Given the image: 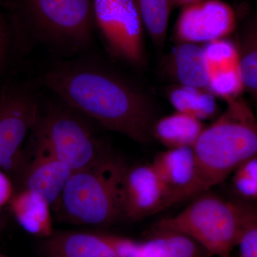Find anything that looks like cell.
Instances as JSON below:
<instances>
[{
	"mask_svg": "<svg viewBox=\"0 0 257 257\" xmlns=\"http://www.w3.org/2000/svg\"><path fill=\"white\" fill-rule=\"evenodd\" d=\"M10 204L17 221L25 231L45 239L53 234L51 205L41 194L23 189L13 195Z\"/></svg>",
	"mask_w": 257,
	"mask_h": 257,
	"instance_id": "14",
	"label": "cell"
},
{
	"mask_svg": "<svg viewBox=\"0 0 257 257\" xmlns=\"http://www.w3.org/2000/svg\"><path fill=\"white\" fill-rule=\"evenodd\" d=\"M204 128L201 120L175 111L157 119L152 137L167 149L193 147Z\"/></svg>",
	"mask_w": 257,
	"mask_h": 257,
	"instance_id": "16",
	"label": "cell"
},
{
	"mask_svg": "<svg viewBox=\"0 0 257 257\" xmlns=\"http://www.w3.org/2000/svg\"><path fill=\"white\" fill-rule=\"evenodd\" d=\"M236 248L237 257H257V222L246 216L245 208L244 223Z\"/></svg>",
	"mask_w": 257,
	"mask_h": 257,
	"instance_id": "25",
	"label": "cell"
},
{
	"mask_svg": "<svg viewBox=\"0 0 257 257\" xmlns=\"http://www.w3.org/2000/svg\"><path fill=\"white\" fill-rule=\"evenodd\" d=\"M203 47L209 70L239 67V53L234 42L226 38L219 39L208 42Z\"/></svg>",
	"mask_w": 257,
	"mask_h": 257,
	"instance_id": "22",
	"label": "cell"
},
{
	"mask_svg": "<svg viewBox=\"0 0 257 257\" xmlns=\"http://www.w3.org/2000/svg\"><path fill=\"white\" fill-rule=\"evenodd\" d=\"M199 246L180 233L153 230V235L147 241L131 239L126 257H200Z\"/></svg>",
	"mask_w": 257,
	"mask_h": 257,
	"instance_id": "15",
	"label": "cell"
},
{
	"mask_svg": "<svg viewBox=\"0 0 257 257\" xmlns=\"http://www.w3.org/2000/svg\"><path fill=\"white\" fill-rule=\"evenodd\" d=\"M253 98H254L255 101H256L257 103V95L253 96Z\"/></svg>",
	"mask_w": 257,
	"mask_h": 257,
	"instance_id": "30",
	"label": "cell"
},
{
	"mask_svg": "<svg viewBox=\"0 0 257 257\" xmlns=\"http://www.w3.org/2000/svg\"><path fill=\"white\" fill-rule=\"evenodd\" d=\"M14 12L17 48L38 45L70 59L94 42L92 0H15Z\"/></svg>",
	"mask_w": 257,
	"mask_h": 257,
	"instance_id": "3",
	"label": "cell"
},
{
	"mask_svg": "<svg viewBox=\"0 0 257 257\" xmlns=\"http://www.w3.org/2000/svg\"><path fill=\"white\" fill-rule=\"evenodd\" d=\"M86 116L60 98L42 102L31 135L76 172L95 162L109 148L96 135Z\"/></svg>",
	"mask_w": 257,
	"mask_h": 257,
	"instance_id": "6",
	"label": "cell"
},
{
	"mask_svg": "<svg viewBox=\"0 0 257 257\" xmlns=\"http://www.w3.org/2000/svg\"><path fill=\"white\" fill-rule=\"evenodd\" d=\"M244 207L246 216L249 219L257 222V207H251V206L246 205V204H244Z\"/></svg>",
	"mask_w": 257,
	"mask_h": 257,
	"instance_id": "27",
	"label": "cell"
},
{
	"mask_svg": "<svg viewBox=\"0 0 257 257\" xmlns=\"http://www.w3.org/2000/svg\"><path fill=\"white\" fill-rule=\"evenodd\" d=\"M1 209H2L1 208H0V211H1Z\"/></svg>",
	"mask_w": 257,
	"mask_h": 257,
	"instance_id": "31",
	"label": "cell"
},
{
	"mask_svg": "<svg viewBox=\"0 0 257 257\" xmlns=\"http://www.w3.org/2000/svg\"><path fill=\"white\" fill-rule=\"evenodd\" d=\"M152 165L170 188V194L184 188L194 176L193 147L167 149L155 156Z\"/></svg>",
	"mask_w": 257,
	"mask_h": 257,
	"instance_id": "17",
	"label": "cell"
},
{
	"mask_svg": "<svg viewBox=\"0 0 257 257\" xmlns=\"http://www.w3.org/2000/svg\"><path fill=\"white\" fill-rule=\"evenodd\" d=\"M164 69L177 84L207 89L209 64L204 47L197 44H177L166 60Z\"/></svg>",
	"mask_w": 257,
	"mask_h": 257,
	"instance_id": "12",
	"label": "cell"
},
{
	"mask_svg": "<svg viewBox=\"0 0 257 257\" xmlns=\"http://www.w3.org/2000/svg\"><path fill=\"white\" fill-rule=\"evenodd\" d=\"M32 138L31 157L23 175V189L41 194L51 207L60 199L72 171L48 147Z\"/></svg>",
	"mask_w": 257,
	"mask_h": 257,
	"instance_id": "11",
	"label": "cell"
},
{
	"mask_svg": "<svg viewBox=\"0 0 257 257\" xmlns=\"http://www.w3.org/2000/svg\"><path fill=\"white\" fill-rule=\"evenodd\" d=\"M14 195V189L10 177L0 170V208L10 202Z\"/></svg>",
	"mask_w": 257,
	"mask_h": 257,
	"instance_id": "26",
	"label": "cell"
},
{
	"mask_svg": "<svg viewBox=\"0 0 257 257\" xmlns=\"http://www.w3.org/2000/svg\"><path fill=\"white\" fill-rule=\"evenodd\" d=\"M128 167L109 147L90 165L72 172L53 205L61 219L72 224L106 226L123 217Z\"/></svg>",
	"mask_w": 257,
	"mask_h": 257,
	"instance_id": "4",
	"label": "cell"
},
{
	"mask_svg": "<svg viewBox=\"0 0 257 257\" xmlns=\"http://www.w3.org/2000/svg\"><path fill=\"white\" fill-rule=\"evenodd\" d=\"M0 257H10L7 256V255L3 254V253H0Z\"/></svg>",
	"mask_w": 257,
	"mask_h": 257,
	"instance_id": "29",
	"label": "cell"
},
{
	"mask_svg": "<svg viewBox=\"0 0 257 257\" xmlns=\"http://www.w3.org/2000/svg\"><path fill=\"white\" fill-rule=\"evenodd\" d=\"M143 20L145 32L155 47L162 49L165 45L172 0H135Z\"/></svg>",
	"mask_w": 257,
	"mask_h": 257,
	"instance_id": "20",
	"label": "cell"
},
{
	"mask_svg": "<svg viewBox=\"0 0 257 257\" xmlns=\"http://www.w3.org/2000/svg\"><path fill=\"white\" fill-rule=\"evenodd\" d=\"M42 101L31 83L0 86V170L20 165L23 147L40 118Z\"/></svg>",
	"mask_w": 257,
	"mask_h": 257,
	"instance_id": "8",
	"label": "cell"
},
{
	"mask_svg": "<svg viewBox=\"0 0 257 257\" xmlns=\"http://www.w3.org/2000/svg\"><path fill=\"white\" fill-rule=\"evenodd\" d=\"M239 68L245 90L257 95V15L248 19L240 30L236 44Z\"/></svg>",
	"mask_w": 257,
	"mask_h": 257,
	"instance_id": "19",
	"label": "cell"
},
{
	"mask_svg": "<svg viewBox=\"0 0 257 257\" xmlns=\"http://www.w3.org/2000/svg\"><path fill=\"white\" fill-rule=\"evenodd\" d=\"M44 257H116L99 233L54 232L40 248Z\"/></svg>",
	"mask_w": 257,
	"mask_h": 257,
	"instance_id": "13",
	"label": "cell"
},
{
	"mask_svg": "<svg viewBox=\"0 0 257 257\" xmlns=\"http://www.w3.org/2000/svg\"><path fill=\"white\" fill-rule=\"evenodd\" d=\"M201 0H172L174 8H184L187 5L193 4V3H197Z\"/></svg>",
	"mask_w": 257,
	"mask_h": 257,
	"instance_id": "28",
	"label": "cell"
},
{
	"mask_svg": "<svg viewBox=\"0 0 257 257\" xmlns=\"http://www.w3.org/2000/svg\"><path fill=\"white\" fill-rule=\"evenodd\" d=\"M170 194L151 164L130 167L125 176L123 217L138 220L160 212Z\"/></svg>",
	"mask_w": 257,
	"mask_h": 257,
	"instance_id": "10",
	"label": "cell"
},
{
	"mask_svg": "<svg viewBox=\"0 0 257 257\" xmlns=\"http://www.w3.org/2000/svg\"><path fill=\"white\" fill-rule=\"evenodd\" d=\"M193 151L192 180L171 193L160 211L209 192L243 164L257 158V119L242 96L226 101L224 112L204 128Z\"/></svg>",
	"mask_w": 257,
	"mask_h": 257,
	"instance_id": "2",
	"label": "cell"
},
{
	"mask_svg": "<svg viewBox=\"0 0 257 257\" xmlns=\"http://www.w3.org/2000/svg\"><path fill=\"white\" fill-rule=\"evenodd\" d=\"M235 192L247 199L257 198V158L248 161L233 174Z\"/></svg>",
	"mask_w": 257,
	"mask_h": 257,
	"instance_id": "23",
	"label": "cell"
},
{
	"mask_svg": "<svg viewBox=\"0 0 257 257\" xmlns=\"http://www.w3.org/2000/svg\"><path fill=\"white\" fill-rule=\"evenodd\" d=\"M236 28L234 9L222 0H201L182 8L174 29L179 43H205L227 38Z\"/></svg>",
	"mask_w": 257,
	"mask_h": 257,
	"instance_id": "9",
	"label": "cell"
},
{
	"mask_svg": "<svg viewBox=\"0 0 257 257\" xmlns=\"http://www.w3.org/2000/svg\"><path fill=\"white\" fill-rule=\"evenodd\" d=\"M41 84L81 114L136 143L152 141L157 110L151 97L131 79L96 57L59 59Z\"/></svg>",
	"mask_w": 257,
	"mask_h": 257,
	"instance_id": "1",
	"label": "cell"
},
{
	"mask_svg": "<svg viewBox=\"0 0 257 257\" xmlns=\"http://www.w3.org/2000/svg\"><path fill=\"white\" fill-rule=\"evenodd\" d=\"M192 200L179 214L159 221L153 230L185 235L209 256L232 257L244 223L243 204L226 200L210 191Z\"/></svg>",
	"mask_w": 257,
	"mask_h": 257,
	"instance_id": "5",
	"label": "cell"
},
{
	"mask_svg": "<svg viewBox=\"0 0 257 257\" xmlns=\"http://www.w3.org/2000/svg\"><path fill=\"white\" fill-rule=\"evenodd\" d=\"M92 13L95 33L109 57L145 68V29L135 0H92Z\"/></svg>",
	"mask_w": 257,
	"mask_h": 257,
	"instance_id": "7",
	"label": "cell"
},
{
	"mask_svg": "<svg viewBox=\"0 0 257 257\" xmlns=\"http://www.w3.org/2000/svg\"><path fill=\"white\" fill-rule=\"evenodd\" d=\"M209 72L208 90L226 102L239 97L245 90L239 67L211 69Z\"/></svg>",
	"mask_w": 257,
	"mask_h": 257,
	"instance_id": "21",
	"label": "cell"
},
{
	"mask_svg": "<svg viewBox=\"0 0 257 257\" xmlns=\"http://www.w3.org/2000/svg\"><path fill=\"white\" fill-rule=\"evenodd\" d=\"M15 49L16 37L13 23L0 12V77L8 68Z\"/></svg>",
	"mask_w": 257,
	"mask_h": 257,
	"instance_id": "24",
	"label": "cell"
},
{
	"mask_svg": "<svg viewBox=\"0 0 257 257\" xmlns=\"http://www.w3.org/2000/svg\"><path fill=\"white\" fill-rule=\"evenodd\" d=\"M167 95L176 111L201 121L211 119L217 113L216 96L207 89L177 84L168 88Z\"/></svg>",
	"mask_w": 257,
	"mask_h": 257,
	"instance_id": "18",
	"label": "cell"
}]
</instances>
